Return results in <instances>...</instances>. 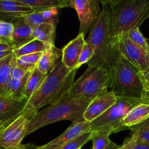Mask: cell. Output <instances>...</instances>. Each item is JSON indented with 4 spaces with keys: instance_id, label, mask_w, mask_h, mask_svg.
Here are the masks:
<instances>
[{
    "instance_id": "8fae6325",
    "label": "cell",
    "mask_w": 149,
    "mask_h": 149,
    "mask_svg": "<svg viewBox=\"0 0 149 149\" xmlns=\"http://www.w3.org/2000/svg\"><path fill=\"white\" fill-rule=\"evenodd\" d=\"M117 101V97L111 91H108L91 100L84 111V119L87 122H93L107 111Z\"/></svg>"
},
{
    "instance_id": "484cf974",
    "label": "cell",
    "mask_w": 149,
    "mask_h": 149,
    "mask_svg": "<svg viewBox=\"0 0 149 149\" xmlns=\"http://www.w3.org/2000/svg\"><path fill=\"white\" fill-rule=\"evenodd\" d=\"M50 47L52 46H49L41 41L37 40V39H33L20 47L15 49L13 52L16 58H19V57L23 56V55L43 52Z\"/></svg>"
},
{
    "instance_id": "7402d4cb",
    "label": "cell",
    "mask_w": 149,
    "mask_h": 149,
    "mask_svg": "<svg viewBox=\"0 0 149 149\" xmlns=\"http://www.w3.org/2000/svg\"><path fill=\"white\" fill-rule=\"evenodd\" d=\"M30 72L20 79H10L6 92V97L15 100H26L24 97V91L26 82L29 79ZM27 101V100H26Z\"/></svg>"
},
{
    "instance_id": "30bf717a",
    "label": "cell",
    "mask_w": 149,
    "mask_h": 149,
    "mask_svg": "<svg viewBox=\"0 0 149 149\" xmlns=\"http://www.w3.org/2000/svg\"><path fill=\"white\" fill-rule=\"evenodd\" d=\"M118 47L120 56L127 61L139 72L145 71L149 67V52L132 43L127 35L119 41Z\"/></svg>"
},
{
    "instance_id": "1f68e13d",
    "label": "cell",
    "mask_w": 149,
    "mask_h": 149,
    "mask_svg": "<svg viewBox=\"0 0 149 149\" xmlns=\"http://www.w3.org/2000/svg\"><path fill=\"white\" fill-rule=\"evenodd\" d=\"M125 143L127 144L130 149H149V145L148 144L140 143L132 138L127 139Z\"/></svg>"
},
{
    "instance_id": "44dd1931",
    "label": "cell",
    "mask_w": 149,
    "mask_h": 149,
    "mask_svg": "<svg viewBox=\"0 0 149 149\" xmlns=\"http://www.w3.org/2000/svg\"><path fill=\"white\" fill-rule=\"evenodd\" d=\"M56 26L50 23H45L33 28L32 30L33 39L41 41L49 46H54Z\"/></svg>"
},
{
    "instance_id": "b9f144b4",
    "label": "cell",
    "mask_w": 149,
    "mask_h": 149,
    "mask_svg": "<svg viewBox=\"0 0 149 149\" xmlns=\"http://www.w3.org/2000/svg\"><path fill=\"white\" fill-rule=\"evenodd\" d=\"M148 43H149V39H148Z\"/></svg>"
},
{
    "instance_id": "f1b7e54d",
    "label": "cell",
    "mask_w": 149,
    "mask_h": 149,
    "mask_svg": "<svg viewBox=\"0 0 149 149\" xmlns=\"http://www.w3.org/2000/svg\"><path fill=\"white\" fill-rule=\"evenodd\" d=\"M92 135H93L92 131L85 132L80 136L77 137L75 139L64 144L59 149H81L84 144L87 143L88 141H91Z\"/></svg>"
},
{
    "instance_id": "3957f363",
    "label": "cell",
    "mask_w": 149,
    "mask_h": 149,
    "mask_svg": "<svg viewBox=\"0 0 149 149\" xmlns=\"http://www.w3.org/2000/svg\"><path fill=\"white\" fill-rule=\"evenodd\" d=\"M91 100L70 98L68 96L49 105L32 117L28 126L26 136L34 131L50 124L68 120L74 122H84V113Z\"/></svg>"
},
{
    "instance_id": "8d00e7d4",
    "label": "cell",
    "mask_w": 149,
    "mask_h": 149,
    "mask_svg": "<svg viewBox=\"0 0 149 149\" xmlns=\"http://www.w3.org/2000/svg\"><path fill=\"white\" fill-rule=\"evenodd\" d=\"M14 49V47L11 44L4 42V41H0V52H13Z\"/></svg>"
},
{
    "instance_id": "d4e9b609",
    "label": "cell",
    "mask_w": 149,
    "mask_h": 149,
    "mask_svg": "<svg viewBox=\"0 0 149 149\" xmlns=\"http://www.w3.org/2000/svg\"><path fill=\"white\" fill-rule=\"evenodd\" d=\"M22 4L31 7L34 11L48 8L62 9L68 7L69 1L66 0H19Z\"/></svg>"
},
{
    "instance_id": "7c38bea8",
    "label": "cell",
    "mask_w": 149,
    "mask_h": 149,
    "mask_svg": "<svg viewBox=\"0 0 149 149\" xmlns=\"http://www.w3.org/2000/svg\"><path fill=\"white\" fill-rule=\"evenodd\" d=\"M89 131H91L90 122H87L86 121L81 122H74L71 124V126L63 133L48 143L42 146V148L43 149H59L64 144L67 143L69 141L75 139L77 137Z\"/></svg>"
},
{
    "instance_id": "5bb4252c",
    "label": "cell",
    "mask_w": 149,
    "mask_h": 149,
    "mask_svg": "<svg viewBox=\"0 0 149 149\" xmlns=\"http://www.w3.org/2000/svg\"><path fill=\"white\" fill-rule=\"evenodd\" d=\"M34 12L19 0H0V20L13 23L17 19Z\"/></svg>"
},
{
    "instance_id": "ab89813d",
    "label": "cell",
    "mask_w": 149,
    "mask_h": 149,
    "mask_svg": "<svg viewBox=\"0 0 149 149\" xmlns=\"http://www.w3.org/2000/svg\"><path fill=\"white\" fill-rule=\"evenodd\" d=\"M118 149H130V148L129 147L127 146V144L124 143L123 145L121 146H119V148H118Z\"/></svg>"
},
{
    "instance_id": "5b68a950",
    "label": "cell",
    "mask_w": 149,
    "mask_h": 149,
    "mask_svg": "<svg viewBox=\"0 0 149 149\" xmlns=\"http://www.w3.org/2000/svg\"><path fill=\"white\" fill-rule=\"evenodd\" d=\"M109 88L117 97L141 100L143 86L139 71L122 57L110 70Z\"/></svg>"
},
{
    "instance_id": "4316f807",
    "label": "cell",
    "mask_w": 149,
    "mask_h": 149,
    "mask_svg": "<svg viewBox=\"0 0 149 149\" xmlns=\"http://www.w3.org/2000/svg\"><path fill=\"white\" fill-rule=\"evenodd\" d=\"M43 52L31 54L16 58V65L26 72L32 71L36 68Z\"/></svg>"
},
{
    "instance_id": "ffe728a7",
    "label": "cell",
    "mask_w": 149,
    "mask_h": 149,
    "mask_svg": "<svg viewBox=\"0 0 149 149\" xmlns=\"http://www.w3.org/2000/svg\"><path fill=\"white\" fill-rule=\"evenodd\" d=\"M16 62L14 52L0 60V96L6 97L7 84L10 79L11 70Z\"/></svg>"
},
{
    "instance_id": "e575fe53",
    "label": "cell",
    "mask_w": 149,
    "mask_h": 149,
    "mask_svg": "<svg viewBox=\"0 0 149 149\" xmlns=\"http://www.w3.org/2000/svg\"><path fill=\"white\" fill-rule=\"evenodd\" d=\"M139 77L142 81L143 90H149V67L145 71H140Z\"/></svg>"
},
{
    "instance_id": "603a6c76",
    "label": "cell",
    "mask_w": 149,
    "mask_h": 149,
    "mask_svg": "<svg viewBox=\"0 0 149 149\" xmlns=\"http://www.w3.org/2000/svg\"><path fill=\"white\" fill-rule=\"evenodd\" d=\"M91 141H93V149H118L119 146L112 142L110 135L112 133L111 130H100L92 131Z\"/></svg>"
},
{
    "instance_id": "4fadbf2b",
    "label": "cell",
    "mask_w": 149,
    "mask_h": 149,
    "mask_svg": "<svg viewBox=\"0 0 149 149\" xmlns=\"http://www.w3.org/2000/svg\"><path fill=\"white\" fill-rule=\"evenodd\" d=\"M85 41L84 35L79 33L75 39L70 41L62 49L61 61L70 71L77 69L79 58Z\"/></svg>"
},
{
    "instance_id": "7a4b0ae2",
    "label": "cell",
    "mask_w": 149,
    "mask_h": 149,
    "mask_svg": "<svg viewBox=\"0 0 149 149\" xmlns=\"http://www.w3.org/2000/svg\"><path fill=\"white\" fill-rule=\"evenodd\" d=\"M77 69L70 71L61 61L47 74L39 90L26 103L21 114L29 119L47 105H51L68 95L74 83Z\"/></svg>"
},
{
    "instance_id": "74e56055",
    "label": "cell",
    "mask_w": 149,
    "mask_h": 149,
    "mask_svg": "<svg viewBox=\"0 0 149 149\" xmlns=\"http://www.w3.org/2000/svg\"><path fill=\"white\" fill-rule=\"evenodd\" d=\"M141 101L149 103V90H143Z\"/></svg>"
},
{
    "instance_id": "2e32d148",
    "label": "cell",
    "mask_w": 149,
    "mask_h": 149,
    "mask_svg": "<svg viewBox=\"0 0 149 149\" xmlns=\"http://www.w3.org/2000/svg\"><path fill=\"white\" fill-rule=\"evenodd\" d=\"M13 33L11 45L14 49L20 47L33 39L32 29L25 20L24 17H20L13 22Z\"/></svg>"
},
{
    "instance_id": "f546056e",
    "label": "cell",
    "mask_w": 149,
    "mask_h": 149,
    "mask_svg": "<svg viewBox=\"0 0 149 149\" xmlns=\"http://www.w3.org/2000/svg\"><path fill=\"white\" fill-rule=\"evenodd\" d=\"M13 29V23L0 20V41L11 44Z\"/></svg>"
},
{
    "instance_id": "60d3db41",
    "label": "cell",
    "mask_w": 149,
    "mask_h": 149,
    "mask_svg": "<svg viewBox=\"0 0 149 149\" xmlns=\"http://www.w3.org/2000/svg\"><path fill=\"white\" fill-rule=\"evenodd\" d=\"M5 127H6L5 125H4V124H3L2 122H0V133H1V131H2V130L4 129V128Z\"/></svg>"
},
{
    "instance_id": "52a82bcc",
    "label": "cell",
    "mask_w": 149,
    "mask_h": 149,
    "mask_svg": "<svg viewBox=\"0 0 149 149\" xmlns=\"http://www.w3.org/2000/svg\"><path fill=\"white\" fill-rule=\"evenodd\" d=\"M141 102L139 100L117 97V101L102 116L90 123L91 131L108 130L118 132L127 130L123 126V120L132 107Z\"/></svg>"
},
{
    "instance_id": "83f0119b",
    "label": "cell",
    "mask_w": 149,
    "mask_h": 149,
    "mask_svg": "<svg viewBox=\"0 0 149 149\" xmlns=\"http://www.w3.org/2000/svg\"><path fill=\"white\" fill-rule=\"evenodd\" d=\"M127 36L132 43L138 45L140 47L143 48L146 51L149 52V43L148 39H146L145 36L143 35V33L140 31L139 28H135V29L131 30L127 34Z\"/></svg>"
},
{
    "instance_id": "d590c367",
    "label": "cell",
    "mask_w": 149,
    "mask_h": 149,
    "mask_svg": "<svg viewBox=\"0 0 149 149\" xmlns=\"http://www.w3.org/2000/svg\"><path fill=\"white\" fill-rule=\"evenodd\" d=\"M131 138L136 140L138 142L149 145V130L146 131V132H143V133L140 134L137 136H131Z\"/></svg>"
},
{
    "instance_id": "cb8c5ba5",
    "label": "cell",
    "mask_w": 149,
    "mask_h": 149,
    "mask_svg": "<svg viewBox=\"0 0 149 149\" xmlns=\"http://www.w3.org/2000/svg\"><path fill=\"white\" fill-rule=\"evenodd\" d=\"M47 76V75L40 72L37 69V68L33 69L30 73L24 91V97L27 101L39 90L40 86L42 85V83L46 79Z\"/></svg>"
},
{
    "instance_id": "f35d334b",
    "label": "cell",
    "mask_w": 149,
    "mask_h": 149,
    "mask_svg": "<svg viewBox=\"0 0 149 149\" xmlns=\"http://www.w3.org/2000/svg\"><path fill=\"white\" fill-rule=\"evenodd\" d=\"M20 149H43L42 148V146L39 147H33V148H31L29 146V145H23V146L21 147Z\"/></svg>"
},
{
    "instance_id": "ba28073f",
    "label": "cell",
    "mask_w": 149,
    "mask_h": 149,
    "mask_svg": "<svg viewBox=\"0 0 149 149\" xmlns=\"http://www.w3.org/2000/svg\"><path fill=\"white\" fill-rule=\"evenodd\" d=\"M68 7L77 11L79 20V32L85 35L98 21L102 13L97 0H71Z\"/></svg>"
},
{
    "instance_id": "836d02e7",
    "label": "cell",
    "mask_w": 149,
    "mask_h": 149,
    "mask_svg": "<svg viewBox=\"0 0 149 149\" xmlns=\"http://www.w3.org/2000/svg\"><path fill=\"white\" fill-rule=\"evenodd\" d=\"M30 72V71H29ZM29 72L23 71L21 68L17 67L16 65V63L14 64L11 70V75H10V79H20L24 77L26 74Z\"/></svg>"
},
{
    "instance_id": "6da1fadb",
    "label": "cell",
    "mask_w": 149,
    "mask_h": 149,
    "mask_svg": "<svg viewBox=\"0 0 149 149\" xmlns=\"http://www.w3.org/2000/svg\"><path fill=\"white\" fill-rule=\"evenodd\" d=\"M109 20L112 39L119 41L139 28L149 17V0H105L100 1Z\"/></svg>"
},
{
    "instance_id": "9c48e42d",
    "label": "cell",
    "mask_w": 149,
    "mask_h": 149,
    "mask_svg": "<svg viewBox=\"0 0 149 149\" xmlns=\"http://www.w3.org/2000/svg\"><path fill=\"white\" fill-rule=\"evenodd\" d=\"M30 119L20 114L7 125L0 133V148L2 149H20L22 141L26 136Z\"/></svg>"
},
{
    "instance_id": "4dcf8cb0",
    "label": "cell",
    "mask_w": 149,
    "mask_h": 149,
    "mask_svg": "<svg viewBox=\"0 0 149 149\" xmlns=\"http://www.w3.org/2000/svg\"><path fill=\"white\" fill-rule=\"evenodd\" d=\"M93 56H94V49L92 47L91 45L87 43L85 41V44L83 47V49L81 50V54H80L79 58L77 69L84 64H88V63L93 59Z\"/></svg>"
},
{
    "instance_id": "e0dca14e",
    "label": "cell",
    "mask_w": 149,
    "mask_h": 149,
    "mask_svg": "<svg viewBox=\"0 0 149 149\" xmlns=\"http://www.w3.org/2000/svg\"><path fill=\"white\" fill-rule=\"evenodd\" d=\"M58 11L59 9L55 7L45 9L39 11H34L23 17L26 23L32 29L45 23H50L57 26L58 23Z\"/></svg>"
},
{
    "instance_id": "ee69618b",
    "label": "cell",
    "mask_w": 149,
    "mask_h": 149,
    "mask_svg": "<svg viewBox=\"0 0 149 149\" xmlns=\"http://www.w3.org/2000/svg\"></svg>"
},
{
    "instance_id": "d6a6232c",
    "label": "cell",
    "mask_w": 149,
    "mask_h": 149,
    "mask_svg": "<svg viewBox=\"0 0 149 149\" xmlns=\"http://www.w3.org/2000/svg\"><path fill=\"white\" fill-rule=\"evenodd\" d=\"M147 130H149V118L146 121L136 126L131 130L132 131V136H137Z\"/></svg>"
},
{
    "instance_id": "ac0fdd59",
    "label": "cell",
    "mask_w": 149,
    "mask_h": 149,
    "mask_svg": "<svg viewBox=\"0 0 149 149\" xmlns=\"http://www.w3.org/2000/svg\"><path fill=\"white\" fill-rule=\"evenodd\" d=\"M149 118V103L140 102L130 110L123 120V126L132 130Z\"/></svg>"
},
{
    "instance_id": "277c9868",
    "label": "cell",
    "mask_w": 149,
    "mask_h": 149,
    "mask_svg": "<svg viewBox=\"0 0 149 149\" xmlns=\"http://www.w3.org/2000/svg\"><path fill=\"white\" fill-rule=\"evenodd\" d=\"M86 42L94 49V56L87 64L88 66L103 65L110 71L121 57L118 44L111 37L108 14L103 9L98 21L90 31Z\"/></svg>"
},
{
    "instance_id": "9a60e30c",
    "label": "cell",
    "mask_w": 149,
    "mask_h": 149,
    "mask_svg": "<svg viewBox=\"0 0 149 149\" xmlns=\"http://www.w3.org/2000/svg\"><path fill=\"white\" fill-rule=\"evenodd\" d=\"M26 100H15L0 96V122L7 126L21 114Z\"/></svg>"
},
{
    "instance_id": "8992f818",
    "label": "cell",
    "mask_w": 149,
    "mask_h": 149,
    "mask_svg": "<svg viewBox=\"0 0 149 149\" xmlns=\"http://www.w3.org/2000/svg\"><path fill=\"white\" fill-rule=\"evenodd\" d=\"M110 78V71L106 67L88 66L84 74L74 81L67 96L70 98L93 100L108 92Z\"/></svg>"
},
{
    "instance_id": "d6986e66",
    "label": "cell",
    "mask_w": 149,
    "mask_h": 149,
    "mask_svg": "<svg viewBox=\"0 0 149 149\" xmlns=\"http://www.w3.org/2000/svg\"><path fill=\"white\" fill-rule=\"evenodd\" d=\"M60 58H62V49L55 45L50 47L43 52L36 68L42 74L47 75L59 62Z\"/></svg>"
},
{
    "instance_id": "7bdbcfd3",
    "label": "cell",
    "mask_w": 149,
    "mask_h": 149,
    "mask_svg": "<svg viewBox=\"0 0 149 149\" xmlns=\"http://www.w3.org/2000/svg\"><path fill=\"white\" fill-rule=\"evenodd\" d=\"M0 149H2V148H0Z\"/></svg>"
}]
</instances>
